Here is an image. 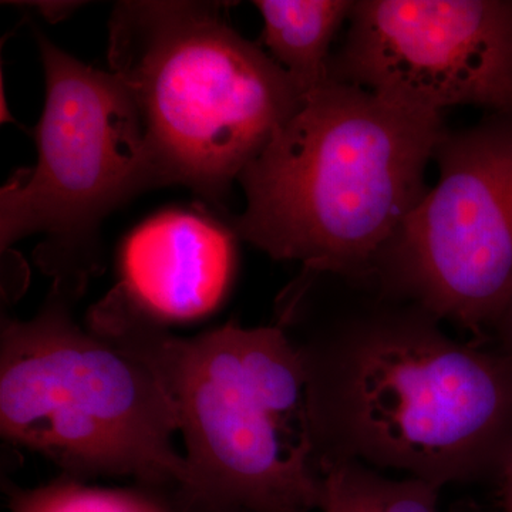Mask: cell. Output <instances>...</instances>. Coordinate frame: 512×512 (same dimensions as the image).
<instances>
[{
  "label": "cell",
  "instance_id": "1",
  "mask_svg": "<svg viewBox=\"0 0 512 512\" xmlns=\"http://www.w3.org/2000/svg\"><path fill=\"white\" fill-rule=\"evenodd\" d=\"M365 291L326 318L279 315L305 370L319 471L355 460L440 490L500 481L512 451L511 353L451 338L419 306Z\"/></svg>",
  "mask_w": 512,
  "mask_h": 512
},
{
  "label": "cell",
  "instance_id": "2",
  "mask_svg": "<svg viewBox=\"0 0 512 512\" xmlns=\"http://www.w3.org/2000/svg\"><path fill=\"white\" fill-rule=\"evenodd\" d=\"M443 114L329 80L244 168L237 237L311 275L365 284L377 255L423 200Z\"/></svg>",
  "mask_w": 512,
  "mask_h": 512
},
{
  "label": "cell",
  "instance_id": "3",
  "mask_svg": "<svg viewBox=\"0 0 512 512\" xmlns=\"http://www.w3.org/2000/svg\"><path fill=\"white\" fill-rule=\"evenodd\" d=\"M101 335L146 360L173 397L185 446L175 512L320 511L305 370L282 326L229 320L180 338L124 319Z\"/></svg>",
  "mask_w": 512,
  "mask_h": 512
},
{
  "label": "cell",
  "instance_id": "4",
  "mask_svg": "<svg viewBox=\"0 0 512 512\" xmlns=\"http://www.w3.org/2000/svg\"><path fill=\"white\" fill-rule=\"evenodd\" d=\"M221 3L121 2L110 19L111 72L136 101L161 185L221 201L301 107L305 94Z\"/></svg>",
  "mask_w": 512,
  "mask_h": 512
},
{
  "label": "cell",
  "instance_id": "5",
  "mask_svg": "<svg viewBox=\"0 0 512 512\" xmlns=\"http://www.w3.org/2000/svg\"><path fill=\"white\" fill-rule=\"evenodd\" d=\"M77 299L52 286L32 319H2V437L66 476L133 478L168 497L185 474L173 397L146 360L73 319Z\"/></svg>",
  "mask_w": 512,
  "mask_h": 512
},
{
  "label": "cell",
  "instance_id": "6",
  "mask_svg": "<svg viewBox=\"0 0 512 512\" xmlns=\"http://www.w3.org/2000/svg\"><path fill=\"white\" fill-rule=\"evenodd\" d=\"M46 103L36 128L37 163L0 192L2 251L46 234L37 264L53 285L82 296L100 269L99 228L111 211L160 187L153 151L130 90L37 35Z\"/></svg>",
  "mask_w": 512,
  "mask_h": 512
},
{
  "label": "cell",
  "instance_id": "7",
  "mask_svg": "<svg viewBox=\"0 0 512 512\" xmlns=\"http://www.w3.org/2000/svg\"><path fill=\"white\" fill-rule=\"evenodd\" d=\"M433 161L437 183L357 288L487 338L512 298V116L444 131Z\"/></svg>",
  "mask_w": 512,
  "mask_h": 512
},
{
  "label": "cell",
  "instance_id": "8",
  "mask_svg": "<svg viewBox=\"0 0 512 512\" xmlns=\"http://www.w3.org/2000/svg\"><path fill=\"white\" fill-rule=\"evenodd\" d=\"M329 74L426 113L512 116V0H357Z\"/></svg>",
  "mask_w": 512,
  "mask_h": 512
},
{
  "label": "cell",
  "instance_id": "9",
  "mask_svg": "<svg viewBox=\"0 0 512 512\" xmlns=\"http://www.w3.org/2000/svg\"><path fill=\"white\" fill-rule=\"evenodd\" d=\"M235 238L200 211L158 212L124 239L119 284L100 305L167 330L207 318L234 284Z\"/></svg>",
  "mask_w": 512,
  "mask_h": 512
},
{
  "label": "cell",
  "instance_id": "10",
  "mask_svg": "<svg viewBox=\"0 0 512 512\" xmlns=\"http://www.w3.org/2000/svg\"><path fill=\"white\" fill-rule=\"evenodd\" d=\"M269 56L308 96L330 80L333 39L349 22L352 0H256Z\"/></svg>",
  "mask_w": 512,
  "mask_h": 512
},
{
  "label": "cell",
  "instance_id": "11",
  "mask_svg": "<svg viewBox=\"0 0 512 512\" xmlns=\"http://www.w3.org/2000/svg\"><path fill=\"white\" fill-rule=\"evenodd\" d=\"M320 512H437L440 488L416 477L390 478L355 460L320 466Z\"/></svg>",
  "mask_w": 512,
  "mask_h": 512
},
{
  "label": "cell",
  "instance_id": "12",
  "mask_svg": "<svg viewBox=\"0 0 512 512\" xmlns=\"http://www.w3.org/2000/svg\"><path fill=\"white\" fill-rule=\"evenodd\" d=\"M9 512H175L167 495L150 488H99L79 478L57 477L35 488L9 484Z\"/></svg>",
  "mask_w": 512,
  "mask_h": 512
},
{
  "label": "cell",
  "instance_id": "13",
  "mask_svg": "<svg viewBox=\"0 0 512 512\" xmlns=\"http://www.w3.org/2000/svg\"><path fill=\"white\" fill-rule=\"evenodd\" d=\"M491 336L497 343V348L503 349L512 355V298L501 318L495 323Z\"/></svg>",
  "mask_w": 512,
  "mask_h": 512
},
{
  "label": "cell",
  "instance_id": "14",
  "mask_svg": "<svg viewBox=\"0 0 512 512\" xmlns=\"http://www.w3.org/2000/svg\"><path fill=\"white\" fill-rule=\"evenodd\" d=\"M505 512H512V451L500 477Z\"/></svg>",
  "mask_w": 512,
  "mask_h": 512
},
{
  "label": "cell",
  "instance_id": "15",
  "mask_svg": "<svg viewBox=\"0 0 512 512\" xmlns=\"http://www.w3.org/2000/svg\"><path fill=\"white\" fill-rule=\"evenodd\" d=\"M37 8L39 10H42L43 13H45L46 18H63L64 15H66L67 12H70V10H73L76 8L77 3L72 2H42V3H36Z\"/></svg>",
  "mask_w": 512,
  "mask_h": 512
},
{
  "label": "cell",
  "instance_id": "16",
  "mask_svg": "<svg viewBox=\"0 0 512 512\" xmlns=\"http://www.w3.org/2000/svg\"><path fill=\"white\" fill-rule=\"evenodd\" d=\"M447 512H491L483 505L477 504L476 501L460 500L451 505Z\"/></svg>",
  "mask_w": 512,
  "mask_h": 512
}]
</instances>
